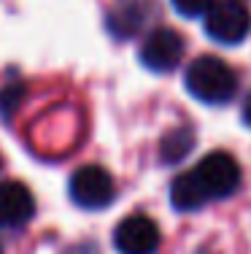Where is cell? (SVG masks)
<instances>
[{
	"label": "cell",
	"mask_w": 251,
	"mask_h": 254,
	"mask_svg": "<svg viewBox=\"0 0 251 254\" xmlns=\"http://www.w3.org/2000/svg\"><path fill=\"white\" fill-rule=\"evenodd\" d=\"M184 87L195 100L205 106H224L238 92V73L219 57L202 54L195 63H189L184 73Z\"/></svg>",
	"instance_id": "6da1fadb"
},
{
	"label": "cell",
	"mask_w": 251,
	"mask_h": 254,
	"mask_svg": "<svg viewBox=\"0 0 251 254\" xmlns=\"http://www.w3.org/2000/svg\"><path fill=\"white\" fill-rule=\"evenodd\" d=\"M202 19L205 35L224 46H238L251 33V11L243 0H216Z\"/></svg>",
	"instance_id": "7a4b0ae2"
},
{
	"label": "cell",
	"mask_w": 251,
	"mask_h": 254,
	"mask_svg": "<svg viewBox=\"0 0 251 254\" xmlns=\"http://www.w3.org/2000/svg\"><path fill=\"white\" fill-rule=\"evenodd\" d=\"M192 176L197 187L202 190L205 200H222V197H230L241 187V165L232 154L213 152L197 162Z\"/></svg>",
	"instance_id": "3957f363"
},
{
	"label": "cell",
	"mask_w": 251,
	"mask_h": 254,
	"mask_svg": "<svg viewBox=\"0 0 251 254\" xmlns=\"http://www.w3.org/2000/svg\"><path fill=\"white\" fill-rule=\"evenodd\" d=\"M70 200L84 211H100L108 208L116 197V184H113L111 173L100 165H84L70 176L68 184Z\"/></svg>",
	"instance_id": "277c9868"
},
{
	"label": "cell",
	"mask_w": 251,
	"mask_h": 254,
	"mask_svg": "<svg viewBox=\"0 0 251 254\" xmlns=\"http://www.w3.org/2000/svg\"><path fill=\"white\" fill-rule=\"evenodd\" d=\"M138 57L143 68L154 73H170L184 60V38L170 27H157L143 38Z\"/></svg>",
	"instance_id": "5b68a950"
},
{
	"label": "cell",
	"mask_w": 251,
	"mask_h": 254,
	"mask_svg": "<svg viewBox=\"0 0 251 254\" xmlns=\"http://www.w3.org/2000/svg\"><path fill=\"white\" fill-rule=\"evenodd\" d=\"M162 244L159 227L151 216L133 214L122 219L113 230V246L119 254H154Z\"/></svg>",
	"instance_id": "8992f818"
},
{
	"label": "cell",
	"mask_w": 251,
	"mask_h": 254,
	"mask_svg": "<svg viewBox=\"0 0 251 254\" xmlns=\"http://www.w3.org/2000/svg\"><path fill=\"white\" fill-rule=\"evenodd\" d=\"M35 214L33 192L22 181H0V227H25Z\"/></svg>",
	"instance_id": "52a82bcc"
},
{
	"label": "cell",
	"mask_w": 251,
	"mask_h": 254,
	"mask_svg": "<svg viewBox=\"0 0 251 254\" xmlns=\"http://www.w3.org/2000/svg\"><path fill=\"white\" fill-rule=\"evenodd\" d=\"M149 3L146 0H116L108 11V30L113 38H133L146 22Z\"/></svg>",
	"instance_id": "ba28073f"
},
{
	"label": "cell",
	"mask_w": 251,
	"mask_h": 254,
	"mask_svg": "<svg viewBox=\"0 0 251 254\" xmlns=\"http://www.w3.org/2000/svg\"><path fill=\"white\" fill-rule=\"evenodd\" d=\"M170 203H173V208L184 211V214L197 211V208H202V205L208 203L205 195H202V190L197 187L192 171L173 179V184H170Z\"/></svg>",
	"instance_id": "9c48e42d"
},
{
	"label": "cell",
	"mask_w": 251,
	"mask_h": 254,
	"mask_svg": "<svg viewBox=\"0 0 251 254\" xmlns=\"http://www.w3.org/2000/svg\"><path fill=\"white\" fill-rule=\"evenodd\" d=\"M192 149H195V132L189 130V127H176V130H170L162 138V143H159V157H162V162H167V165H176V162H181Z\"/></svg>",
	"instance_id": "30bf717a"
},
{
	"label": "cell",
	"mask_w": 251,
	"mask_h": 254,
	"mask_svg": "<svg viewBox=\"0 0 251 254\" xmlns=\"http://www.w3.org/2000/svg\"><path fill=\"white\" fill-rule=\"evenodd\" d=\"M22 100H25V87L22 84H8L5 89H0V114L8 119L11 114H16Z\"/></svg>",
	"instance_id": "8fae6325"
},
{
	"label": "cell",
	"mask_w": 251,
	"mask_h": 254,
	"mask_svg": "<svg viewBox=\"0 0 251 254\" xmlns=\"http://www.w3.org/2000/svg\"><path fill=\"white\" fill-rule=\"evenodd\" d=\"M170 3H173V8H176L181 16L197 19V16H205L216 0H170Z\"/></svg>",
	"instance_id": "7c38bea8"
},
{
	"label": "cell",
	"mask_w": 251,
	"mask_h": 254,
	"mask_svg": "<svg viewBox=\"0 0 251 254\" xmlns=\"http://www.w3.org/2000/svg\"><path fill=\"white\" fill-rule=\"evenodd\" d=\"M241 117H243V125H246V127H251V92L246 95V100H243Z\"/></svg>",
	"instance_id": "4fadbf2b"
},
{
	"label": "cell",
	"mask_w": 251,
	"mask_h": 254,
	"mask_svg": "<svg viewBox=\"0 0 251 254\" xmlns=\"http://www.w3.org/2000/svg\"><path fill=\"white\" fill-rule=\"evenodd\" d=\"M0 254H3V246H0Z\"/></svg>",
	"instance_id": "5bb4252c"
}]
</instances>
